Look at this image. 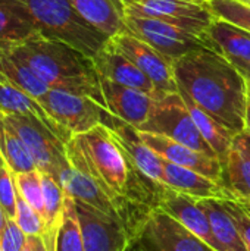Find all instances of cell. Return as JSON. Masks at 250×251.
I'll return each instance as SVG.
<instances>
[{
  "mask_svg": "<svg viewBox=\"0 0 250 251\" xmlns=\"http://www.w3.org/2000/svg\"><path fill=\"white\" fill-rule=\"evenodd\" d=\"M71 166L90 176L115 204L131 244L158 209L162 182L144 175L105 125L74 135L65 146Z\"/></svg>",
  "mask_w": 250,
  "mask_h": 251,
  "instance_id": "1",
  "label": "cell"
},
{
  "mask_svg": "<svg viewBox=\"0 0 250 251\" xmlns=\"http://www.w3.org/2000/svg\"><path fill=\"white\" fill-rule=\"evenodd\" d=\"M174 75L178 91L233 135L246 129L249 85L222 54L211 49L192 51L174 62Z\"/></svg>",
  "mask_w": 250,
  "mask_h": 251,
  "instance_id": "2",
  "label": "cell"
},
{
  "mask_svg": "<svg viewBox=\"0 0 250 251\" xmlns=\"http://www.w3.org/2000/svg\"><path fill=\"white\" fill-rule=\"evenodd\" d=\"M7 47L49 88L90 97L105 107L99 75L91 57L69 44L46 38L40 34L22 43L7 44Z\"/></svg>",
  "mask_w": 250,
  "mask_h": 251,
  "instance_id": "3",
  "label": "cell"
},
{
  "mask_svg": "<svg viewBox=\"0 0 250 251\" xmlns=\"http://www.w3.org/2000/svg\"><path fill=\"white\" fill-rule=\"evenodd\" d=\"M37 34L62 41L94 57L108 43V37L85 22L69 0H7Z\"/></svg>",
  "mask_w": 250,
  "mask_h": 251,
  "instance_id": "4",
  "label": "cell"
},
{
  "mask_svg": "<svg viewBox=\"0 0 250 251\" xmlns=\"http://www.w3.org/2000/svg\"><path fill=\"white\" fill-rule=\"evenodd\" d=\"M139 131L168 137L205 156L217 157L215 151L199 132L178 91L156 97L147 121L139 128Z\"/></svg>",
  "mask_w": 250,
  "mask_h": 251,
  "instance_id": "5",
  "label": "cell"
},
{
  "mask_svg": "<svg viewBox=\"0 0 250 251\" xmlns=\"http://www.w3.org/2000/svg\"><path fill=\"white\" fill-rule=\"evenodd\" d=\"M125 25L130 32L174 62L200 49L212 50L211 43L205 34L192 32L155 18L125 13Z\"/></svg>",
  "mask_w": 250,
  "mask_h": 251,
  "instance_id": "6",
  "label": "cell"
},
{
  "mask_svg": "<svg viewBox=\"0 0 250 251\" xmlns=\"http://www.w3.org/2000/svg\"><path fill=\"white\" fill-rule=\"evenodd\" d=\"M4 119L22 140L37 171L52 175L57 182L60 175L71 168L65 144L35 119L18 115H4Z\"/></svg>",
  "mask_w": 250,
  "mask_h": 251,
  "instance_id": "7",
  "label": "cell"
},
{
  "mask_svg": "<svg viewBox=\"0 0 250 251\" xmlns=\"http://www.w3.org/2000/svg\"><path fill=\"white\" fill-rule=\"evenodd\" d=\"M125 13L155 18L187 31L205 34L217 19L208 0H121Z\"/></svg>",
  "mask_w": 250,
  "mask_h": 251,
  "instance_id": "8",
  "label": "cell"
},
{
  "mask_svg": "<svg viewBox=\"0 0 250 251\" xmlns=\"http://www.w3.org/2000/svg\"><path fill=\"white\" fill-rule=\"evenodd\" d=\"M108 44L130 59L144 75H147L161 94L178 91L174 75V60L164 56L146 41L127 29L109 38Z\"/></svg>",
  "mask_w": 250,
  "mask_h": 251,
  "instance_id": "9",
  "label": "cell"
},
{
  "mask_svg": "<svg viewBox=\"0 0 250 251\" xmlns=\"http://www.w3.org/2000/svg\"><path fill=\"white\" fill-rule=\"evenodd\" d=\"M38 101L46 112L72 135L88 132L100 125L106 112L103 106L90 97L55 88H50Z\"/></svg>",
  "mask_w": 250,
  "mask_h": 251,
  "instance_id": "10",
  "label": "cell"
},
{
  "mask_svg": "<svg viewBox=\"0 0 250 251\" xmlns=\"http://www.w3.org/2000/svg\"><path fill=\"white\" fill-rule=\"evenodd\" d=\"M136 243L144 251H217L159 207L149 215Z\"/></svg>",
  "mask_w": 250,
  "mask_h": 251,
  "instance_id": "11",
  "label": "cell"
},
{
  "mask_svg": "<svg viewBox=\"0 0 250 251\" xmlns=\"http://www.w3.org/2000/svg\"><path fill=\"white\" fill-rule=\"evenodd\" d=\"M83 243L85 251H125L130 246V237L125 228L113 218L100 210L75 200Z\"/></svg>",
  "mask_w": 250,
  "mask_h": 251,
  "instance_id": "12",
  "label": "cell"
},
{
  "mask_svg": "<svg viewBox=\"0 0 250 251\" xmlns=\"http://www.w3.org/2000/svg\"><path fill=\"white\" fill-rule=\"evenodd\" d=\"M141 140L144 144L152 149L158 156L165 159L167 162H171L174 165L196 171L215 182L221 184L222 181V165L220 159L205 156L187 146H183L168 137L152 134V132H143L139 131Z\"/></svg>",
  "mask_w": 250,
  "mask_h": 251,
  "instance_id": "13",
  "label": "cell"
},
{
  "mask_svg": "<svg viewBox=\"0 0 250 251\" xmlns=\"http://www.w3.org/2000/svg\"><path fill=\"white\" fill-rule=\"evenodd\" d=\"M158 207L174 218L178 224L218 251V244L214 238L209 219L199 204L197 199L178 193L168 185H162L158 200Z\"/></svg>",
  "mask_w": 250,
  "mask_h": 251,
  "instance_id": "14",
  "label": "cell"
},
{
  "mask_svg": "<svg viewBox=\"0 0 250 251\" xmlns=\"http://www.w3.org/2000/svg\"><path fill=\"white\" fill-rule=\"evenodd\" d=\"M105 109L139 129L149 118L155 97L99 76Z\"/></svg>",
  "mask_w": 250,
  "mask_h": 251,
  "instance_id": "15",
  "label": "cell"
},
{
  "mask_svg": "<svg viewBox=\"0 0 250 251\" xmlns=\"http://www.w3.org/2000/svg\"><path fill=\"white\" fill-rule=\"evenodd\" d=\"M102 125L109 128L118 146L133 159V162L144 175H147L153 181L164 184L161 156H158L152 149H149L144 144V141L139 134V129L124 122L122 119L113 116L108 110L103 115Z\"/></svg>",
  "mask_w": 250,
  "mask_h": 251,
  "instance_id": "16",
  "label": "cell"
},
{
  "mask_svg": "<svg viewBox=\"0 0 250 251\" xmlns=\"http://www.w3.org/2000/svg\"><path fill=\"white\" fill-rule=\"evenodd\" d=\"M91 59H93V63L99 76L113 81L116 84L139 90L155 99L162 96L155 87V84L149 79L147 75H144L130 59H127L124 54L112 49L108 43Z\"/></svg>",
  "mask_w": 250,
  "mask_h": 251,
  "instance_id": "17",
  "label": "cell"
},
{
  "mask_svg": "<svg viewBox=\"0 0 250 251\" xmlns=\"http://www.w3.org/2000/svg\"><path fill=\"white\" fill-rule=\"evenodd\" d=\"M214 51L222 54L246 78L250 87V34L222 21L215 19L205 32Z\"/></svg>",
  "mask_w": 250,
  "mask_h": 251,
  "instance_id": "18",
  "label": "cell"
},
{
  "mask_svg": "<svg viewBox=\"0 0 250 251\" xmlns=\"http://www.w3.org/2000/svg\"><path fill=\"white\" fill-rule=\"evenodd\" d=\"M0 112L4 115H18L28 119H35L44 125L53 135H56L65 146L74 137L62 125H59L40 104V101L24 93L6 78L0 75Z\"/></svg>",
  "mask_w": 250,
  "mask_h": 251,
  "instance_id": "19",
  "label": "cell"
},
{
  "mask_svg": "<svg viewBox=\"0 0 250 251\" xmlns=\"http://www.w3.org/2000/svg\"><path fill=\"white\" fill-rule=\"evenodd\" d=\"M161 162H162V172H164V184L168 185L169 188L178 193L192 196L194 199H228L230 197L227 190L221 184L215 182L214 179L196 171L167 162L162 157H161Z\"/></svg>",
  "mask_w": 250,
  "mask_h": 251,
  "instance_id": "20",
  "label": "cell"
},
{
  "mask_svg": "<svg viewBox=\"0 0 250 251\" xmlns=\"http://www.w3.org/2000/svg\"><path fill=\"white\" fill-rule=\"evenodd\" d=\"M80 16L108 38L127 31L121 0H69Z\"/></svg>",
  "mask_w": 250,
  "mask_h": 251,
  "instance_id": "21",
  "label": "cell"
},
{
  "mask_svg": "<svg viewBox=\"0 0 250 251\" xmlns=\"http://www.w3.org/2000/svg\"><path fill=\"white\" fill-rule=\"evenodd\" d=\"M57 184L62 187V190L65 191L66 196L72 197L74 200H80V201L100 210L102 213L116 219L122 225L121 216H119L115 204L112 203V200L85 174H83V172H80L71 166L60 175Z\"/></svg>",
  "mask_w": 250,
  "mask_h": 251,
  "instance_id": "22",
  "label": "cell"
},
{
  "mask_svg": "<svg viewBox=\"0 0 250 251\" xmlns=\"http://www.w3.org/2000/svg\"><path fill=\"white\" fill-rule=\"evenodd\" d=\"M197 201L209 219L218 251H248L234 219L221 199H197Z\"/></svg>",
  "mask_w": 250,
  "mask_h": 251,
  "instance_id": "23",
  "label": "cell"
},
{
  "mask_svg": "<svg viewBox=\"0 0 250 251\" xmlns=\"http://www.w3.org/2000/svg\"><path fill=\"white\" fill-rule=\"evenodd\" d=\"M0 75L37 100L44 97L50 90L25 62L9 50L7 44H0Z\"/></svg>",
  "mask_w": 250,
  "mask_h": 251,
  "instance_id": "24",
  "label": "cell"
},
{
  "mask_svg": "<svg viewBox=\"0 0 250 251\" xmlns=\"http://www.w3.org/2000/svg\"><path fill=\"white\" fill-rule=\"evenodd\" d=\"M180 96L183 97L199 132L206 140V143L211 146V149L215 151L221 165H224V162L227 160V156L233 147L234 135L227 128H224L220 122H217L214 118H211L205 110H202L189 96H186L183 93H180Z\"/></svg>",
  "mask_w": 250,
  "mask_h": 251,
  "instance_id": "25",
  "label": "cell"
},
{
  "mask_svg": "<svg viewBox=\"0 0 250 251\" xmlns=\"http://www.w3.org/2000/svg\"><path fill=\"white\" fill-rule=\"evenodd\" d=\"M221 185L227 190L228 199L250 201V159L236 147H231L222 165Z\"/></svg>",
  "mask_w": 250,
  "mask_h": 251,
  "instance_id": "26",
  "label": "cell"
},
{
  "mask_svg": "<svg viewBox=\"0 0 250 251\" xmlns=\"http://www.w3.org/2000/svg\"><path fill=\"white\" fill-rule=\"evenodd\" d=\"M0 154L13 175L37 171L28 150L0 112Z\"/></svg>",
  "mask_w": 250,
  "mask_h": 251,
  "instance_id": "27",
  "label": "cell"
},
{
  "mask_svg": "<svg viewBox=\"0 0 250 251\" xmlns=\"http://www.w3.org/2000/svg\"><path fill=\"white\" fill-rule=\"evenodd\" d=\"M37 31L7 0H0V44H16L34 37Z\"/></svg>",
  "mask_w": 250,
  "mask_h": 251,
  "instance_id": "28",
  "label": "cell"
},
{
  "mask_svg": "<svg viewBox=\"0 0 250 251\" xmlns=\"http://www.w3.org/2000/svg\"><path fill=\"white\" fill-rule=\"evenodd\" d=\"M56 251H85L80 221L77 215L75 200L69 196L65 197V206L62 212V222L57 232Z\"/></svg>",
  "mask_w": 250,
  "mask_h": 251,
  "instance_id": "29",
  "label": "cell"
},
{
  "mask_svg": "<svg viewBox=\"0 0 250 251\" xmlns=\"http://www.w3.org/2000/svg\"><path fill=\"white\" fill-rule=\"evenodd\" d=\"M215 18L250 34V6L234 0H208Z\"/></svg>",
  "mask_w": 250,
  "mask_h": 251,
  "instance_id": "30",
  "label": "cell"
},
{
  "mask_svg": "<svg viewBox=\"0 0 250 251\" xmlns=\"http://www.w3.org/2000/svg\"><path fill=\"white\" fill-rule=\"evenodd\" d=\"M18 193L25 199V201L43 218L44 216V197L41 187V172L32 171L27 174L13 175Z\"/></svg>",
  "mask_w": 250,
  "mask_h": 251,
  "instance_id": "31",
  "label": "cell"
},
{
  "mask_svg": "<svg viewBox=\"0 0 250 251\" xmlns=\"http://www.w3.org/2000/svg\"><path fill=\"white\" fill-rule=\"evenodd\" d=\"M15 222L27 237H41L44 232L43 218L25 201L16 190V215Z\"/></svg>",
  "mask_w": 250,
  "mask_h": 251,
  "instance_id": "32",
  "label": "cell"
},
{
  "mask_svg": "<svg viewBox=\"0 0 250 251\" xmlns=\"http://www.w3.org/2000/svg\"><path fill=\"white\" fill-rule=\"evenodd\" d=\"M0 206L9 219L16 215V185L12 171L4 160L0 162Z\"/></svg>",
  "mask_w": 250,
  "mask_h": 251,
  "instance_id": "33",
  "label": "cell"
},
{
  "mask_svg": "<svg viewBox=\"0 0 250 251\" xmlns=\"http://www.w3.org/2000/svg\"><path fill=\"white\" fill-rule=\"evenodd\" d=\"M225 209L230 212L231 218L236 222V226L242 235V240L246 246L248 251H250V213L245 207V204L237 199H221Z\"/></svg>",
  "mask_w": 250,
  "mask_h": 251,
  "instance_id": "34",
  "label": "cell"
},
{
  "mask_svg": "<svg viewBox=\"0 0 250 251\" xmlns=\"http://www.w3.org/2000/svg\"><path fill=\"white\" fill-rule=\"evenodd\" d=\"M28 237L18 226L15 219H7L4 229L0 235V247L1 251H22L27 246Z\"/></svg>",
  "mask_w": 250,
  "mask_h": 251,
  "instance_id": "35",
  "label": "cell"
},
{
  "mask_svg": "<svg viewBox=\"0 0 250 251\" xmlns=\"http://www.w3.org/2000/svg\"><path fill=\"white\" fill-rule=\"evenodd\" d=\"M233 147H236L237 150H240L242 153H245L250 159V132L248 129H245L240 134L234 135V138H233Z\"/></svg>",
  "mask_w": 250,
  "mask_h": 251,
  "instance_id": "36",
  "label": "cell"
},
{
  "mask_svg": "<svg viewBox=\"0 0 250 251\" xmlns=\"http://www.w3.org/2000/svg\"><path fill=\"white\" fill-rule=\"evenodd\" d=\"M28 238L32 244V251H47V247L41 237H28Z\"/></svg>",
  "mask_w": 250,
  "mask_h": 251,
  "instance_id": "37",
  "label": "cell"
},
{
  "mask_svg": "<svg viewBox=\"0 0 250 251\" xmlns=\"http://www.w3.org/2000/svg\"><path fill=\"white\" fill-rule=\"evenodd\" d=\"M7 219H9V218L6 216V213H4L3 207L0 206V235H1V232H3V229H4V225H6Z\"/></svg>",
  "mask_w": 250,
  "mask_h": 251,
  "instance_id": "38",
  "label": "cell"
},
{
  "mask_svg": "<svg viewBox=\"0 0 250 251\" xmlns=\"http://www.w3.org/2000/svg\"><path fill=\"white\" fill-rule=\"evenodd\" d=\"M246 129L250 132V103L248 106V112H246Z\"/></svg>",
  "mask_w": 250,
  "mask_h": 251,
  "instance_id": "39",
  "label": "cell"
},
{
  "mask_svg": "<svg viewBox=\"0 0 250 251\" xmlns=\"http://www.w3.org/2000/svg\"><path fill=\"white\" fill-rule=\"evenodd\" d=\"M125 251H144V250H143V249H140L137 243H134V244H131V246H130V247H128Z\"/></svg>",
  "mask_w": 250,
  "mask_h": 251,
  "instance_id": "40",
  "label": "cell"
},
{
  "mask_svg": "<svg viewBox=\"0 0 250 251\" xmlns=\"http://www.w3.org/2000/svg\"><path fill=\"white\" fill-rule=\"evenodd\" d=\"M22 251H32V244H31L29 238H28V241H27V246L24 247V250Z\"/></svg>",
  "mask_w": 250,
  "mask_h": 251,
  "instance_id": "41",
  "label": "cell"
},
{
  "mask_svg": "<svg viewBox=\"0 0 250 251\" xmlns=\"http://www.w3.org/2000/svg\"><path fill=\"white\" fill-rule=\"evenodd\" d=\"M237 200H240V201H242V203L245 204V207H246V209L249 210V213H250V203H249V201H246V200H242V199H237Z\"/></svg>",
  "mask_w": 250,
  "mask_h": 251,
  "instance_id": "42",
  "label": "cell"
},
{
  "mask_svg": "<svg viewBox=\"0 0 250 251\" xmlns=\"http://www.w3.org/2000/svg\"><path fill=\"white\" fill-rule=\"evenodd\" d=\"M234 1H239V3H243L246 6H250V0H234Z\"/></svg>",
  "mask_w": 250,
  "mask_h": 251,
  "instance_id": "43",
  "label": "cell"
},
{
  "mask_svg": "<svg viewBox=\"0 0 250 251\" xmlns=\"http://www.w3.org/2000/svg\"><path fill=\"white\" fill-rule=\"evenodd\" d=\"M1 160H3V157H1V154H0V162H1Z\"/></svg>",
  "mask_w": 250,
  "mask_h": 251,
  "instance_id": "44",
  "label": "cell"
},
{
  "mask_svg": "<svg viewBox=\"0 0 250 251\" xmlns=\"http://www.w3.org/2000/svg\"><path fill=\"white\" fill-rule=\"evenodd\" d=\"M0 251H1V247H0Z\"/></svg>",
  "mask_w": 250,
  "mask_h": 251,
  "instance_id": "45",
  "label": "cell"
},
{
  "mask_svg": "<svg viewBox=\"0 0 250 251\" xmlns=\"http://www.w3.org/2000/svg\"><path fill=\"white\" fill-rule=\"evenodd\" d=\"M246 201H248V200H246ZM249 203H250V201H249Z\"/></svg>",
  "mask_w": 250,
  "mask_h": 251,
  "instance_id": "46",
  "label": "cell"
}]
</instances>
